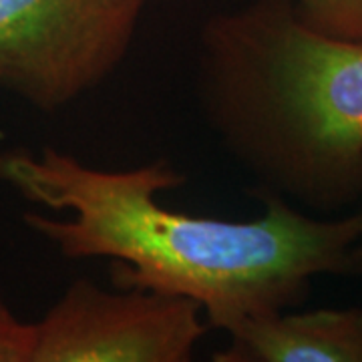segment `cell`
<instances>
[{
  "instance_id": "1",
  "label": "cell",
  "mask_w": 362,
  "mask_h": 362,
  "mask_svg": "<svg viewBox=\"0 0 362 362\" xmlns=\"http://www.w3.org/2000/svg\"><path fill=\"white\" fill-rule=\"evenodd\" d=\"M185 180L168 157L101 169L54 147L0 153V181L35 206L71 214L23 216L63 258L109 259L113 286L189 298L221 332L302 306L320 276L354 274L362 207L324 218L280 195L252 192L262 216L218 220L159 202Z\"/></svg>"
},
{
  "instance_id": "2",
  "label": "cell",
  "mask_w": 362,
  "mask_h": 362,
  "mask_svg": "<svg viewBox=\"0 0 362 362\" xmlns=\"http://www.w3.org/2000/svg\"><path fill=\"white\" fill-rule=\"evenodd\" d=\"M195 97L252 192L324 218L362 202V42L312 30L288 0H247L199 26Z\"/></svg>"
},
{
  "instance_id": "3",
  "label": "cell",
  "mask_w": 362,
  "mask_h": 362,
  "mask_svg": "<svg viewBox=\"0 0 362 362\" xmlns=\"http://www.w3.org/2000/svg\"><path fill=\"white\" fill-rule=\"evenodd\" d=\"M147 0H0V89L42 113L101 87L129 54Z\"/></svg>"
},
{
  "instance_id": "4",
  "label": "cell",
  "mask_w": 362,
  "mask_h": 362,
  "mask_svg": "<svg viewBox=\"0 0 362 362\" xmlns=\"http://www.w3.org/2000/svg\"><path fill=\"white\" fill-rule=\"evenodd\" d=\"M207 332L189 298L77 278L37 322L33 362H187Z\"/></svg>"
},
{
  "instance_id": "5",
  "label": "cell",
  "mask_w": 362,
  "mask_h": 362,
  "mask_svg": "<svg viewBox=\"0 0 362 362\" xmlns=\"http://www.w3.org/2000/svg\"><path fill=\"white\" fill-rule=\"evenodd\" d=\"M214 362H362V308L274 312L235 324Z\"/></svg>"
},
{
  "instance_id": "6",
  "label": "cell",
  "mask_w": 362,
  "mask_h": 362,
  "mask_svg": "<svg viewBox=\"0 0 362 362\" xmlns=\"http://www.w3.org/2000/svg\"><path fill=\"white\" fill-rule=\"evenodd\" d=\"M304 25L342 40L362 42V0H288Z\"/></svg>"
},
{
  "instance_id": "7",
  "label": "cell",
  "mask_w": 362,
  "mask_h": 362,
  "mask_svg": "<svg viewBox=\"0 0 362 362\" xmlns=\"http://www.w3.org/2000/svg\"><path fill=\"white\" fill-rule=\"evenodd\" d=\"M37 322H25L0 300V362H33Z\"/></svg>"
},
{
  "instance_id": "8",
  "label": "cell",
  "mask_w": 362,
  "mask_h": 362,
  "mask_svg": "<svg viewBox=\"0 0 362 362\" xmlns=\"http://www.w3.org/2000/svg\"><path fill=\"white\" fill-rule=\"evenodd\" d=\"M352 264H354V274H362V240L352 250Z\"/></svg>"
}]
</instances>
